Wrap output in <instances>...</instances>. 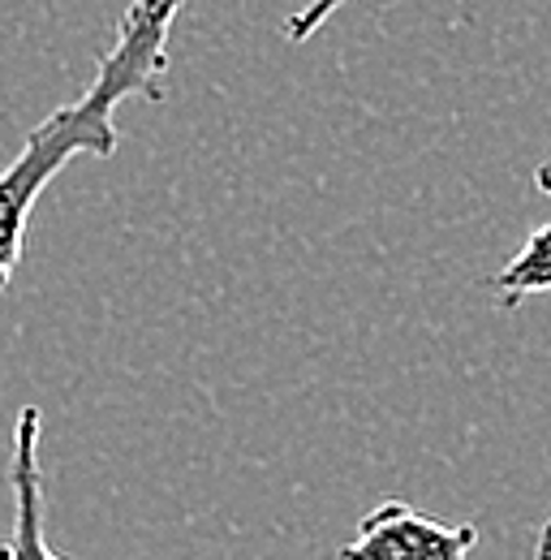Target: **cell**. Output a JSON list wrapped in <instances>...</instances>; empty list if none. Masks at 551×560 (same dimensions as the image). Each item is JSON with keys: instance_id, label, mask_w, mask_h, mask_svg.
<instances>
[{"instance_id": "52a82bcc", "label": "cell", "mask_w": 551, "mask_h": 560, "mask_svg": "<svg viewBox=\"0 0 551 560\" xmlns=\"http://www.w3.org/2000/svg\"><path fill=\"white\" fill-rule=\"evenodd\" d=\"M535 186H539V190H543V195L551 199V160H548V164H539V173H535Z\"/></svg>"}, {"instance_id": "7a4b0ae2", "label": "cell", "mask_w": 551, "mask_h": 560, "mask_svg": "<svg viewBox=\"0 0 551 560\" xmlns=\"http://www.w3.org/2000/svg\"><path fill=\"white\" fill-rule=\"evenodd\" d=\"M479 548V526H453L418 513L406 500H384L362 513L353 539L337 560H470Z\"/></svg>"}, {"instance_id": "6da1fadb", "label": "cell", "mask_w": 551, "mask_h": 560, "mask_svg": "<svg viewBox=\"0 0 551 560\" xmlns=\"http://www.w3.org/2000/svg\"><path fill=\"white\" fill-rule=\"evenodd\" d=\"M186 0H130L117 22L113 48L99 57L91 86L44 117L22 151L0 168V289L13 280L26 246V224L39 195L57 182L69 160H108L121 147L117 108L126 100H164L168 39Z\"/></svg>"}, {"instance_id": "3957f363", "label": "cell", "mask_w": 551, "mask_h": 560, "mask_svg": "<svg viewBox=\"0 0 551 560\" xmlns=\"http://www.w3.org/2000/svg\"><path fill=\"white\" fill-rule=\"evenodd\" d=\"M44 419L35 406H22L13 422V457H9V491H13V530L0 544V560H66L48 548L44 535V466H39Z\"/></svg>"}, {"instance_id": "8992f818", "label": "cell", "mask_w": 551, "mask_h": 560, "mask_svg": "<svg viewBox=\"0 0 551 560\" xmlns=\"http://www.w3.org/2000/svg\"><path fill=\"white\" fill-rule=\"evenodd\" d=\"M535 560H551V517L543 522V530H539V544H535Z\"/></svg>"}, {"instance_id": "5b68a950", "label": "cell", "mask_w": 551, "mask_h": 560, "mask_svg": "<svg viewBox=\"0 0 551 560\" xmlns=\"http://www.w3.org/2000/svg\"><path fill=\"white\" fill-rule=\"evenodd\" d=\"M349 0H310L306 9H297V13H289V22H284V39L289 44H306V39H315L328 22H332V13L344 9Z\"/></svg>"}, {"instance_id": "277c9868", "label": "cell", "mask_w": 551, "mask_h": 560, "mask_svg": "<svg viewBox=\"0 0 551 560\" xmlns=\"http://www.w3.org/2000/svg\"><path fill=\"white\" fill-rule=\"evenodd\" d=\"M491 289H495V298H500L504 311H517L521 302L551 293V220L539 224L526 237V246L495 272Z\"/></svg>"}]
</instances>
